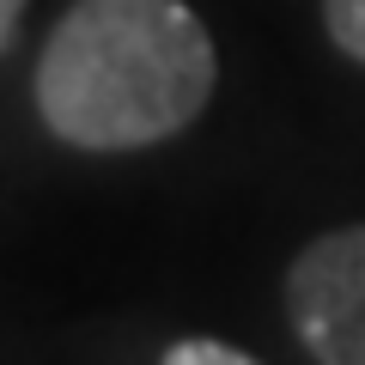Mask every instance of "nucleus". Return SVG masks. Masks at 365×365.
I'll return each instance as SVG.
<instances>
[{
  "mask_svg": "<svg viewBox=\"0 0 365 365\" xmlns=\"http://www.w3.org/2000/svg\"><path fill=\"white\" fill-rule=\"evenodd\" d=\"M323 31L347 61L365 67V0H323Z\"/></svg>",
  "mask_w": 365,
  "mask_h": 365,
  "instance_id": "nucleus-3",
  "label": "nucleus"
},
{
  "mask_svg": "<svg viewBox=\"0 0 365 365\" xmlns=\"http://www.w3.org/2000/svg\"><path fill=\"white\" fill-rule=\"evenodd\" d=\"M213 86L220 49L189 0H73L37 55V116L79 153L170 140Z\"/></svg>",
  "mask_w": 365,
  "mask_h": 365,
  "instance_id": "nucleus-1",
  "label": "nucleus"
},
{
  "mask_svg": "<svg viewBox=\"0 0 365 365\" xmlns=\"http://www.w3.org/2000/svg\"><path fill=\"white\" fill-rule=\"evenodd\" d=\"M287 317L317 365H365V225L323 232L292 256Z\"/></svg>",
  "mask_w": 365,
  "mask_h": 365,
  "instance_id": "nucleus-2",
  "label": "nucleus"
},
{
  "mask_svg": "<svg viewBox=\"0 0 365 365\" xmlns=\"http://www.w3.org/2000/svg\"><path fill=\"white\" fill-rule=\"evenodd\" d=\"M165 365H262V359H250V353H244V347H232V341L189 335V341H177V347L165 353Z\"/></svg>",
  "mask_w": 365,
  "mask_h": 365,
  "instance_id": "nucleus-4",
  "label": "nucleus"
},
{
  "mask_svg": "<svg viewBox=\"0 0 365 365\" xmlns=\"http://www.w3.org/2000/svg\"><path fill=\"white\" fill-rule=\"evenodd\" d=\"M19 13H25V0H0V49L13 43V31H19Z\"/></svg>",
  "mask_w": 365,
  "mask_h": 365,
  "instance_id": "nucleus-5",
  "label": "nucleus"
}]
</instances>
